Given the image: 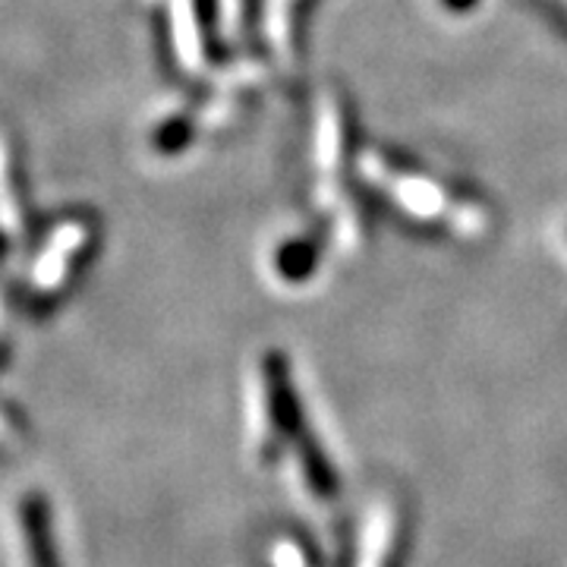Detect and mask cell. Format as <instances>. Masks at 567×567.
I'll list each match as a JSON object with an SVG mask.
<instances>
[{
	"label": "cell",
	"instance_id": "6da1fadb",
	"mask_svg": "<svg viewBox=\"0 0 567 567\" xmlns=\"http://www.w3.org/2000/svg\"><path fill=\"white\" fill-rule=\"evenodd\" d=\"M3 546L10 567H70L61 543V520L51 495L35 483L13 488L3 514Z\"/></svg>",
	"mask_w": 567,
	"mask_h": 567
},
{
	"label": "cell",
	"instance_id": "7a4b0ae2",
	"mask_svg": "<svg viewBox=\"0 0 567 567\" xmlns=\"http://www.w3.org/2000/svg\"><path fill=\"white\" fill-rule=\"evenodd\" d=\"M29 447V425L13 404L0 401V457H20Z\"/></svg>",
	"mask_w": 567,
	"mask_h": 567
}]
</instances>
